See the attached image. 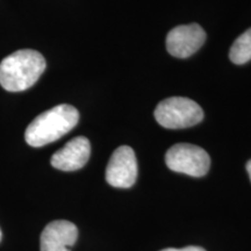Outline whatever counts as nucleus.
Listing matches in <instances>:
<instances>
[{"mask_svg": "<svg viewBox=\"0 0 251 251\" xmlns=\"http://www.w3.org/2000/svg\"><path fill=\"white\" fill-rule=\"evenodd\" d=\"M78 121L79 113L77 109L68 103H62L37 115L28 125L25 140L28 146L40 148L61 139L76 127Z\"/></svg>", "mask_w": 251, "mask_h": 251, "instance_id": "obj_1", "label": "nucleus"}, {"mask_svg": "<svg viewBox=\"0 0 251 251\" xmlns=\"http://www.w3.org/2000/svg\"><path fill=\"white\" fill-rule=\"evenodd\" d=\"M46 59L31 49L18 50L0 63V85L9 92L30 89L46 70Z\"/></svg>", "mask_w": 251, "mask_h": 251, "instance_id": "obj_2", "label": "nucleus"}, {"mask_svg": "<svg viewBox=\"0 0 251 251\" xmlns=\"http://www.w3.org/2000/svg\"><path fill=\"white\" fill-rule=\"evenodd\" d=\"M155 119L168 129L193 127L202 121L203 111L193 100L183 97H171L157 105Z\"/></svg>", "mask_w": 251, "mask_h": 251, "instance_id": "obj_3", "label": "nucleus"}, {"mask_svg": "<svg viewBox=\"0 0 251 251\" xmlns=\"http://www.w3.org/2000/svg\"><path fill=\"white\" fill-rule=\"evenodd\" d=\"M165 162L175 172L202 177L209 170L211 158L205 150L190 143H178L166 151Z\"/></svg>", "mask_w": 251, "mask_h": 251, "instance_id": "obj_4", "label": "nucleus"}, {"mask_svg": "<svg viewBox=\"0 0 251 251\" xmlns=\"http://www.w3.org/2000/svg\"><path fill=\"white\" fill-rule=\"evenodd\" d=\"M137 178V161L134 150L121 146L113 152L106 168V180L113 187L129 188Z\"/></svg>", "mask_w": 251, "mask_h": 251, "instance_id": "obj_5", "label": "nucleus"}, {"mask_svg": "<svg viewBox=\"0 0 251 251\" xmlns=\"http://www.w3.org/2000/svg\"><path fill=\"white\" fill-rule=\"evenodd\" d=\"M205 41L206 33L199 25H183L169 31L166 49L175 57L186 58L201 48Z\"/></svg>", "mask_w": 251, "mask_h": 251, "instance_id": "obj_6", "label": "nucleus"}, {"mask_svg": "<svg viewBox=\"0 0 251 251\" xmlns=\"http://www.w3.org/2000/svg\"><path fill=\"white\" fill-rule=\"evenodd\" d=\"M91 155L90 141L84 136H77L56 151L51 157V165L61 171H76L83 168Z\"/></svg>", "mask_w": 251, "mask_h": 251, "instance_id": "obj_7", "label": "nucleus"}, {"mask_svg": "<svg viewBox=\"0 0 251 251\" xmlns=\"http://www.w3.org/2000/svg\"><path fill=\"white\" fill-rule=\"evenodd\" d=\"M78 229L67 220L50 222L41 234V251H71L76 243Z\"/></svg>", "mask_w": 251, "mask_h": 251, "instance_id": "obj_8", "label": "nucleus"}, {"mask_svg": "<svg viewBox=\"0 0 251 251\" xmlns=\"http://www.w3.org/2000/svg\"><path fill=\"white\" fill-rule=\"evenodd\" d=\"M230 61L237 65L246 64L251 59V28L235 40L229 51Z\"/></svg>", "mask_w": 251, "mask_h": 251, "instance_id": "obj_9", "label": "nucleus"}, {"mask_svg": "<svg viewBox=\"0 0 251 251\" xmlns=\"http://www.w3.org/2000/svg\"><path fill=\"white\" fill-rule=\"evenodd\" d=\"M161 251H206V250L203 249V248L191 246V247L183 248V249H175V248H168V249H164V250H161Z\"/></svg>", "mask_w": 251, "mask_h": 251, "instance_id": "obj_10", "label": "nucleus"}, {"mask_svg": "<svg viewBox=\"0 0 251 251\" xmlns=\"http://www.w3.org/2000/svg\"><path fill=\"white\" fill-rule=\"evenodd\" d=\"M247 171H248V174H249V177H250V180H251V159L247 163Z\"/></svg>", "mask_w": 251, "mask_h": 251, "instance_id": "obj_11", "label": "nucleus"}, {"mask_svg": "<svg viewBox=\"0 0 251 251\" xmlns=\"http://www.w3.org/2000/svg\"><path fill=\"white\" fill-rule=\"evenodd\" d=\"M1 236H2V235H1V230H0V241H1Z\"/></svg>", "mask_w": 251, "mask_h": 251, "instance_id": "obj_12", "label": "nucleus"}]
</instances>
